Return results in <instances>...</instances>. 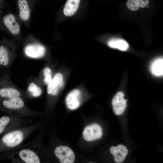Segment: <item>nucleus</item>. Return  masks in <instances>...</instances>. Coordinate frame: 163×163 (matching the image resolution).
<instances>
[{"mask_svg":"<svg viewBox=\"0 0 163 163\" xmlns=\"http://www.w3.org/2000/svg\"><path fill=\"white\" fill-rule=\"evenodd\" d=\"M124 96L122 92L119 91L116 94L112 100L113 110L117 115L122 114L126 107L127 100L124 98Z\"/></svg>","mask_w":163,"mask_h":163,"instance_id":"nucleus-6","label":"nucleus"},{"mask_svg":"<svg viewBox=\"0 0 163 163\" xmlns=\"http://www.w3.org/2000/svg\"><path fill=\"white\" fill-rule=\"evenodd\" d=\"M44 76L43 82L46 85H48L52 81V78L51 69L48 67L45 68L43 71Z\"/></svg>","mask_w":163,"mask_h":163,"instance_id":"nucleus-18","label":"nucleus"},{"mask_svg":"<svg viewBox=\"0 0 163 163\" xmlns=\"http://www.w3.org/2000/svg\"><path fill=\"white\" fill-rule=\"evenodd\" d=\"M54 153L56 157L62 163H73L75 155L72 150L68 146H59L55 149Z\"/></svg>","mask_w":163,"mask_h":163,"instance_id":"nucleus-2","label":"nucleus"},{"mask_svg":"<svg viewBox=\"0 0 163 163\" xmlns=\"http://www.w3.org/2000/svg\"><path fill=\"white\" fill-rule=\"evenodd\" d=\"M10 121V117L8 116H3L0 118V135L6 130Z\"/></svg>","mask_w":163,"mask_h":163,"instance_id":"nucleus-17","label":"nucleus"},{"mask_svg":"<svg viewBox=\"0 0 163 163\" xmlns=\"http://www.w3.org/2000/svg\"><path fill=\"white\" fill-rule=\"evenodd\" d=\"M24 134L20 130H15L5 134L0 139V151L7 148L15 147L23 141Z\"/></svg>","mask_w":163,"mask_h":163,"instance_id":"nucleus-1","label":"nucleus"},{"mask_svg":"<svg viewBox=\"0 0 163 163\" xmlns=\"http://www.w3.org/2000/svg\"><path fill=\"white\" fill-rule=\"evenodd\" d=\"M46 49L43 45L38 44L27 46L24 50L26 55L29 57L37 58L43 57L46 53Z\"/></svg>","mask_w":163,"mask_h":163,"instance_id":"nucleus-9","label":"nucleus"},{"mask_svg":"<svg viewBox=\"0 0 163 163\" xmlns=\"http://www.w3.org/2000/svg\"><path fill=\"white\" fill-rule=\"evenodd\" d=\"M102 135V129L97 124H93L86 126L83 132L84 139L88 141H91L99 139Z\"/></svg>","mask_w":163,"mask_h":163,"instance_id":"nucleus-4","label":"nucleus"},{"mask_svg":"<svg viewBox=\"0 0 163 163\" xmlns=\"http://www.w3.org/2000/svg\"><path fill=\"white\" fill-rule=\"evenodd\" d=\"M139 8H147L150 3V0H137Z\"/></svg>","mask_w":163,"mask_h":163,"instance_id":"nucleus-20","label":"nucleus"},{"mask_svg":"<svg viewBox=\"0 0 163 163\" xmlns=\"http://www.w3.org/2000/svg\"><path fill=\"white\" fill-rule=\"evenodd\" d=\"M81 91L78 89L75 88L70 91L65 98L67 108L71 110L78 108L81 105Z\"/></svg>","mask_w":163,"mask_h":163,"instance_id":"nucleus-3","label":"nucleus"},{"mask_svg":"<svg viewBox=\"0 0 163 163\" xmlns=\"http://www.w3.org/2000/svg\"><path fill=\"white\" fill-rule=\"evenodd\" d=\"M18 155L20 159L25 163L40 162V159L38 154L32 149H21L18 152Z\"/></svg>","mask_w":163,"mask_h":163,"instance_id":"nucleus-7","label":"nucleus"},{"mask_svg":"<svg viewBox=\"0 0 163 163\" xmlns=\"http://www.w3.org/2000/svg\"><path fill=\"white\" fill-rule=\"evenodd\" d=\"M108 45L110 47L117 48L122 51H126L129 47L127 43L122 39H111L108 41Z\"/></svg>","mask_w":163,"mask_h":163,"instance_id":"nucleus-15","label":"nucleus"},{"mask_svg":"<svg viewBox=\"0 0 163 163\" xmlns=\"http://www.w3.org/2000/svg\"><path fill=\"white\" fill-rule=\"evenodd\" d=\"M28 90L32 96L35 97L40 96L42 93L41 88L33 82L30 84L28 87Z\"/></svg>","mask_w":163,"mask_h":163,"instance_id":"nucleus-16","label":"nucleus"},{"mask_svg":"<svg viewBox=\"0 0 163 163\" xmlns=\"http://www.w3.org/2000/svg\"><path fill=\"white\" fill-rule=\"evenodd\" d=\"M64 85V80L63 75L61 73H57L51 82L47 85V94L53 96L57 95L63 87Z\"/></svg>","mask_w":163,"mask_h":163,"instance_id":"nucleus-5","label":"nucleus"},{"mask_svg":"<svg viewBox=\"0 0 163 163\" xmlns=\"http://www.w3.org/2000/svg\"><path fill=\"white\" fill-rule=\"evenodd\" d=\"M18 5L20 18L24 21L27 20L30 17V11L27 0H19Z\"/></svg>","mask_w":163,"mask_h":163,"instance_id":"nucleus-13","label":"nucleus"},{"mask_svg":"<svg viewBox=\"0 0 163 163\" xmlns=\"http://www.w3.org/2000/svg\"><path fill=\"white\" fill-rule=\"evenodd\" d=\"M24 103L20 97L0 100V108L2 109L16 110L21 109L24 106Z\"/></svg>","mask_w":163,"mask_h":163,"instance_id":"nucleus-10","label":"nucleus"},{"mask_svg":"<svg viewBox=\"0 0 163 163\" xmlns=\"http://www.w3.org/2000/svg\"><path fill=\"white\" fill-rule=\"evenodd\" d=\"M10 60V51L7 44L5 42L0 44V66H8Z\"/></svg>","mask_w":163,"mask_h":163,"instance_id":"nucleus-11","label":"nucleus"},{"mask_svg":"<svg viewBox=\"0 0 163 163\" xmlns=\"http://www.w3.org/2000/svg\"><path fill=\"white\" fill-rule=\"evenodd\" d=\"M80 0H67L63 9V13L66 16L73 15L77 10Z\"/></svg>","mask_w":163,"mask_h":163,"instance_id":"nucleus-12","label":"nucleus"},{"mask_svg":"<svg viewBox=\"0 0 163 163\" xmlns=\"http://www.w3.org/2000/svg\"><path fill=\"white\" fill-rule=\"evenodd\" d=\"M163 60L162 58L155 60L150 66V70L153 75L156 76H161L163 74Z\"/></svg>","mask_w":163,"mask_h":163,"instance_id":"nucleus-14","label":"nucleus"},{"mask_svg":"<svg viewBox=\"0 0 163 163\" xmlns=\"http://www.w3.org/2000/svg\"><path fill=\"white\" fill-rule=\"evenodd\" d=\"M126 5L129 9L132 11H136L139 8L137 0H128Z\"/></svg>","mask_w":163,"mask_h":163,"instance_id":"nucleus-19","label":"nucleus"},{"mask_svg":"<svg viewBox=\"0 0 163 163\" xmlns=\"http://www.w3.org/2000/svg\"><path fill=\"white\" fill-rule=\"evenodd\" d=\"M2 22L5 27L12 34L17 35L19 33L20 26L13 14L10 13L5 15L3 18Z\"/></svg>","mask_w":163,"mask_h":163,"instance_id":"nucleus-8","label":"nucleus"}]
</instances>
